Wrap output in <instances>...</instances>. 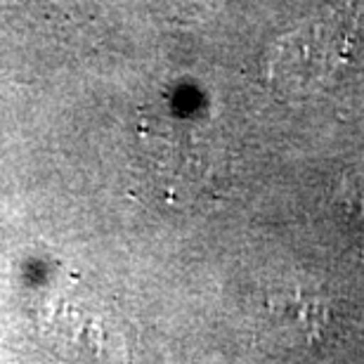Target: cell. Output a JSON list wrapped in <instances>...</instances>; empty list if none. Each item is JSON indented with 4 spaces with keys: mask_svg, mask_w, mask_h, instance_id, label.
<instances>
[{
    "mask_svg": "<svg viewBox=\"0 0 364 364\" xmlns=\"http://www.w3.org/2000/svg\"><path fill=\"white\" fill-rule=\"evenodd\" d=\"M358 12L348 3L324 5L289 28L267 57V81L291 97L326 88L348 64Z\"/></svg>",
    "mask_w": 364,
    "mask_h": 364,
    "instance_id": "6da1fadb",
    "label": "cell"
}]
</instances>
